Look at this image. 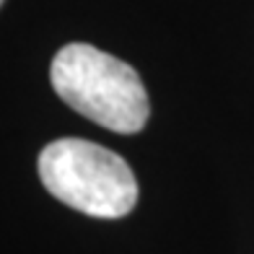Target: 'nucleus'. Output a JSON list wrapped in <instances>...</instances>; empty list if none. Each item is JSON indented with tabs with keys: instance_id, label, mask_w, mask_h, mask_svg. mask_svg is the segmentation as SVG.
<instances>
[{
	"instance_id": "f257e3e1",
	"label": "nucleus",
	"mask_w": 254,
	"mask_h": 254,
	"mask_svg": "<svg viewBox=\"0 0 254 254\" xmlns=\"http://www.w3.org/2000/svg\"><path fill=\"white\" fill-rule=\"evenodd\" d=\"M50 80L67 107L112 132L135 135L148 122L151 101L137 70L94 44L73 42L57 50Z\"/></svg>"
},
{
	"instance_id": "f03ea898",
	"label": "nucleus",
	"mask_w": 254,
	"mask_h": 254,
	"mask_svg": "<svg viewBox=\"0 0 254 254\" xmlns=\"http://www.w3.org/2000/svg\"><path fill=\"white\" fill-rule=\"evenodd\" d=\"M39 179L55 200L91 218H125L137 202L130 164L109 148L80 137H60L42 148Z\"/></svg>"
},
{
	"instance_id": "7ed1b4c3",
	"label": "nucleus",
	"mask_w": 254,
	"mask_h": 254,
	"mask_svg": "<svg viewBox=\"0 0 254 254\" xmlns=\"http://www.w3.org/2000/svg\"><path fill=\"white\" fill-rule=\"evenodd\" d=\"M3 3H5V0H0V5H3Z\"/></svg>"
}]
</instances>
